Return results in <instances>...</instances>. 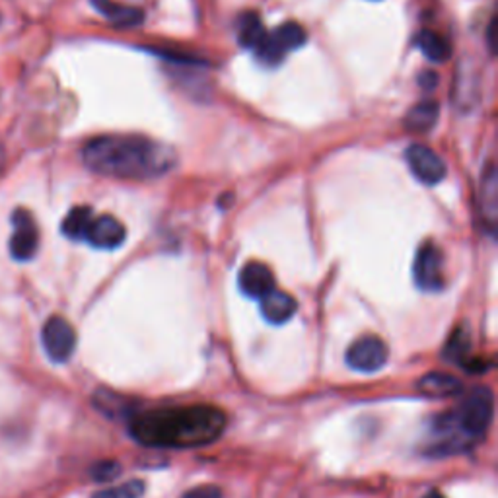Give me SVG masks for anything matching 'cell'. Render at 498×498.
<instances>
[{
    "label": "cell",
    "instance_id": "1",
    "mask_svg": "<svg viewBox=\"0 0 498 498\" xmlns=\"http://www.w3.org/2000/svg\"><path fill=\"white\" fill-rule=\"evenodd\" d=\"M226 414L213 405L156 409L129 417L131 436L150 448H199L223 436Z\"/></svg>",
    "mask_w": 498,
    "mask_h": 498
},
{
    "label": "cell",
    "instance_id": "2",
    "mask_svg": "<svg viewBox=\"0 0 498 498\" xmlns=\"http://www.w3.org/2000/svg\"><path fill=\"white\" fill-rule=\"evenodd\" d=\"M82 160L92 172L146 182L168 174L175 165V152L168 144L138 134H104L82 148Z\"/></svg>",
    "mask_w": 498,
    "mask_h": 498
},
{
    "label": "cell",
    "instance_id": "3",
    "mask_svg": "<svg viewBox=\"0 0 498 498\" xmlns=\"http://www.w3.org/2000/svg\"><path fill=\"white\" fill-rule=\"evenodd\" d=\"M494 417V395L489 387H473L458 411L448 414L453 431L467 442L485 436Z\"/></svg>",
    "mask_w": 498,
    "mask_h": 498
},
{
    "label": "cell",
    "instance_id": "4",
    "mask_svg": "<svg viewBox=\"0 0 498 498\" xmlns=\"http://www.w3.org/2000/svg\"><path fill=\"white\" fill-rule=\"evenodd\" d=\"M306 41L308 34L304 30V25L298 22H284L276 30L267 32V35L255 47V55L263 65L276 66L284 61L290 51L306 45Z\"/></svg>",
    "mask_w": 498,
    "mask_h": 498
},
{
    "label": "cell",
    "instance_id": "5",
    "mask_svg": "<svg viewBox=\"0 0 498 498\" xmlns=\"http://www.w3.org/2000/svg\"><path fill=\"white\" fill-rule=\"evenodd\" d=\"M413 276L417 286L426 293H438L444 288V254L436 244L426 242L419 247L413 263Z\"/></svg>",
    "mask_w": 498,
    "mask_h": 498
},
{
    "label": "cell",
    "instance_id": "6",
    "mask_svg": "<svg viewBox=\"0 0 498 498\" xmlns=\"http://www.w3.org/2000/svg\"><path fill=\"white\" fill-rule=\"evenodd\" d=\"M41 341H44L45 353L53 363H66L76 349L75 327L61 315L49 317L44 331H41Z\"/></svg>",
    "mask_w": 498,
    "mask_h": 498
},
{
    "label": "cell",
    "instance_id": "7",
    "mask_svg": "<svg viewBox=\"0 0 498 498\" xmlns=\"http://www.w3.org/2000/svg\"><path fill=\"white\" fill-rule=\"evenodd\" d=\"M387 363V344L376 335L356 339L347 351V364L363 374H374Z\"/></svg>",
    "mask_w": 498,
    "mask_h": 498
},
{
    "label": "cell",
    "instance_id": "8",
    "mask_svg": "<svg viewBox=\"0 0 498 498\" xmlns=\"http://www.w3.org/2000/svg\"><path fill=\"white\" fill-rule=\"evenodd\" d=\"M12 238L10 254L16 261H30L39 247V232L34 216L25 209H18L12 214Z\"/></svg>",
    "mask_w": 498,
    "mask_h": 498
},
{
    "label": "cell",
    "instance_id": "9",
    "mask_svg": "<svg viewBox=\"0 0 498 498\" xmlns=\"http://www.w3.org/2000/svg\"><path fill=\"white\" fill-rule=\"evenodd\" d=\"M407 164L411 174L424 185H436L446 177V164L434 150L424 144H411L407 150Z\"/></svg>",
    "mask_w": 498,
    "mask_h": 498
},
{
    "label": "cell",
    "instance_id": "10",
    "mask_svg": "<svg viewBox=\"0 0 498 498\" xmlns=\"http://www.w3.org/2000/svg\"><path fill=\"white\" fill-rule=\"evenodd\" d=\"M124 238H127V228L112 214L94 216L86 232V242L95 249H115Z\"/></svg>",
    "mask_w": 498,
    "mask_h": 498
},
{
    "label": "cell",
    "instance_id": "11",
    "mask_svg": "<svg viewBox=\"0 0 498 498\" xmlns=\"http://www.w3.org/2000/svg\"><path fill=\"white\" fill-rule=\"evenodd\" d=\"M238 284L245 296L261 300L274 290V274L265 263L249 261L240 271Z\"/></svg>",
    "mask_w": 498,
    "mask_h": 498
},
{
    "label": "cell",
    "instance_id": "12",
    "mask_svg": "<svg viewBox=\"0 0 498 498\" xmlns=\"http://www.w3.org/2000/svg\"><path fill=\"white\" fill-rule=\"evenodd\" d=\"M298 310L296 300L283 290H271L267 296L261 298V314L273 325L286 324Z\"/></svg>",
    "mask_w": 498,
    "mask_h": 498
},
{
    "label": "cell",
    "instance_id": "13",
    "mask_svg": "<svg viewBox=\"0 0 498 498\" xmlns=\"http://www.w3.org/2000/svg\"><path fill=\"white\" fill-rule=\"evenodd\" d=\"M92 5L105 20L117 27H134L144 20V12L141 8L124 6L115 3V0H92Z\"/></svg>",
    "mask_w": 498,
    "mask_h": 498
},
{
    "label": "cell",
    "instance_id": "14",
    "mask_svg": "<svg viewBox=\"0 0 498 498\" xmlns=\"http://www.w3.org/2000/svg\"><path fill=\"white\" fill-rule=\"evenodd\" d=\"M417 387L423 395H428V397H450V395L462 393L463 383L455 376H452V374L431 372L419 380Z\"/></svg>",
    "mask_w": 498,
    "mask_h": 498
},
{
    "label": "cell",
    "instance_id": "15",
    "mask_svg": "<svg viewBox=\"0 0 498 498\" xmlns=\"http://www.w3.org/2000/svg\"><path fill=\"white\" fill-rule=\"evenodd\" d=\"M417 45L424 57L433 63H446L452 57V47L444 35H440L433 30H423L414 37Z\"/></svg>",
    "mask_w": 498,
    "mask_h": 498
},
{
    "label": "cell",
    "instance_id": "16",
    "mask_svg": "<svg viewBox=\"0 0 498 498\" xmlns=\"http://www.w3.org/2000/svg\"><path fill=\"white\" fill-rule=\"evenodd\" d=\"M238 27V41L245 49H254L261 44L263 37L267 35L265 25H263L257 12H244L236 22Z\"/></svg>",
    "mask_w": 498,
    "mask_h": 498
},
{
    "label": "cell",
    "instance_id": "17",
    "mask_svg": "<svg viewBox=\"0 0 498 498\" xmlns=\"http://www.w3.org/2000/svg\"><path fill=\"white\" fill-rule=\"evenodd\" d=\"M440 107L436 102H421L414 105L405 117V127L413 133L431 131L438 121Z\"/></svg>",
    "mask_w": 498,
    "mask_h": 498
},
{
    "label": "cell",
    "instance_id": "18",
    "mask_svg": "<svg viewBox=\"0 0 498 498\" xmlns=\"http://www.w3.org/2000/svg\"><path fill=\"white\" fill-rule=\"evenodd\" d=\"M481 214L483 223L487 224L491 234L494 232V220H496V174L494 165H489L487 174L483 175L481 182Z\"/></svg>",
    "mask_w": 498,
    "mask_h": 498
},
{
    "label": "cell",
    "instance_id": "19",
    "mask_svg": "<svg viewBox=\"0 0 498 498\" xmlns=\"http://www.w3.org/2000/svg\"><path fill=\"white\" fill-rule=\"evenodd\" d=\"M92 218H94V214H92L90 206H75V209L65 216L61 230L66 238L85 240Z\"/></svg>",
    "mask_w": 498,
    "mask_h": 498
},
{
    "label": "cell",
    "instance_id": "20",
    "mask_svg": "<svg viewBox=\"0 0 498 498\" xmlns=\"http://www.w3.org/2000/svg\"><path fill=\"white\" fill-rule=\"evenodd\" d=\"M469 349H472V339H469V331L465 327H458L450 335L446 347H444L446 361L465 364Z\"/></svg>",
    "mask_w": 498,
    "mask_h": 498
},
{
    "label": "cell",
    "instance_id": "21",
    "mask_svg": "<svg viewBox=\"0 0 498 498\" xmlns=\"http://www.w3.org/2000/svg\"><path fill=\"white\" fill-rule=\"evenodd\" d=\"M143 494H144V483L133 479V481L123 483V485L109 487L95 493L92 498H143Z\"/></svg>",
    "mask_w": 498,
    "mask_h": 498
},
{
    "label": "cell",
    "instance_id": "22",
    "mask_svg": "<svg viewBox=\"0 0 498 498\" xmlns=\"http://www.w3.org/2000/svg\"><path fill=\"white\" fill-rule=\"evenodd\" d=\"M90 475L94 481H98V483H112L114 479H117L121 475V465L114 460H104V462H98L92 465Z\"/></svg>",
    "mask_w": 498,
    "mask_h": 498
},
{
    "label": "cell",
    "instance_id": "23",
    "mask_svg": "<svg viewBox=\"0 0 498 498\" xmlns=\"http://www.w3.org/2000/svg\"><path fill=\"white\" fill-rule=\"evenodd\" d=\"M179 498H223V491L216 485H201L184 493Z\"/></svg>",
    "mask_w": 498,
    "mask_h": 498
},
{
    "label": "cell",
    "instance_id": "24",
    "mask_svg": "<svg viewBox=\"0 0 498 498\" xmlns=\"http://www.w3.org/2000/svg\"><path fill=\"white\" fill-rule=\"evenodd\" d=\"M419 82H421V86H424L426 90H433V88L438 85V76H436L434 73H424V75L419 78Z\"/></svg>",
    "mask_w": 498,
    "mask_h": 498
},
{
    "label": "cell",
    "instance_id": "25",
    "mask_svg": "<svg viewBox=\"0 0 498 498\" xmlns=\"http://www.w3.org/2000/svg\"><path fill=\"white\" fill-rule=\"evenodd\" d=\"M424 498H446V496L442 493H438V491H433V493H428Z\"/></svg>",
    "mask_w": 498,
    "mask_h": 498
},
{
    "label": "cell",
    "instance_id": "26",
    "mask_svg": "<svg viewBox=\"0 0 498 498\" xmlns=\"http://www.w3.org/2000/svg\"><path fill=\"white\" fill-rule=\"evenodd\" d=\"M5 160H6V154H5V150L0 148V172H3V168H5Z\"/></svg>",
    "mask_w": 498,
    "mask_h": 498
}]
</instances>
